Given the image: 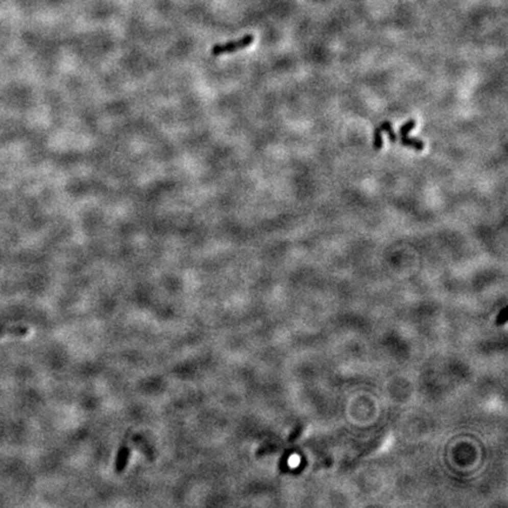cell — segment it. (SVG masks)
I'll return each instance as SVG.
<instances>
[{
  "label": "cell",
  "mask_w": 508,
  "mask_h": 508,
  "mask_svg": "<svg viewBox=\"0 0 508 508\" xmlns=\"http://www.w3.org/2000/svg\"><path fill=\"white\" fill-rule=\"evenodd\" d=\"M254 41V36L252 34H247V36L240 38L238 40H232L228 42H225V44H216L212 47V56L219 57L223 56V54H228V53H234L238 51H241V50H245L248 47L252 42Z\"/></svg>",
  "instance_id": "obj_1"
},
{
  "label": "cell",
  "mask_w": 508,
  "mask_h": 508,
  "mask_svg": "<svg viewBox=\"0 0 508 508\" xmlns=\"http://www.w3.org/2000/svg\"><path fill=\"white\" fill-rule=\"evenodd\" d=\"M130 454H131V451H130V448L127 447V446H122V447L119 448L117 459H115V465H114L115 472L122 473V472L125 471L127 464H129Z\"/></svg>",
  "instance_id": "obj_2"
},
{
  "label": "cell",
  "mask_w": 508,
  "mask_h": 508,
  "mask_svg": "<svg viewBox=\"0 0 508 508\" xmlns=\"http://www.w3.org/2000/svg\"><path fill=\"white\" fill-rule=\"evenodd\" d=\"M400 143L402 146L412 147V149L417 150V151H422L425 149L424 141H421L420 139H417V138H410V137H408V135H406V137H401Z\"/></svg>",
  "instance_id": "obj_3"
},
{
  "label": "cell",
  "mask_w": 508,
  "mask_h": 508,
  "mask_svg": "<svg viewBox=\"0 0 508 508\" xmlns=\"http://www.w3.org/2000/svg\"><path fill=\"white\" fill-rule=\"evenodd\" d=\"M30 333V329L27 327H5L0 328V336L3 335H15V336H24Z\"/></svg>",
  "instance_id": "obj_4"
},
{
  "label": "cell",
  "mask_w": 508,
  "mask_h": 508,
  "mask_svg": "<svg viewBox=\"0 0 508 508\" xmlns=\"http://www.w3.org/2000/svg\"><path fill=\"white\" fill-rule=\"evenodd\" d=\"M379 129L381 130L382 132H386V133L389 134L391 142L395 143V142L398 141V137H397V134H395V132L393 131V127H392V123L391 122H383L381 124V125L379 126Z\"/></svg>",
  "instance_id": "obj_5"
},
{
  "label": "cell",
  "mask_w": 508,
  "mask_h": 508,
  "mask_svg": "<svg viewBox=\"0 0 508 508\" xmlns=\"http://www.w3.org/2000/svg\"><path fill=\"white\" fill-rule=\"evenodd\" d=\"M416 125H417L416 120H409V122L405 123L404 125H402L400 127V135H401V137H406V135H408L409 132L412 131L414 129V127H416Z\"/></svg>",
  "instance_id": "obj_6"
},
{
  "label": "cell",
  "mask_w": 508,
  "mask_h": 508,
  "mask_svg": "<svg viewBox=\"0 0 508 508\" xmlns=\"http://www.w3.org/2000/svg\"><path fill=\"white\" fill-rule=\"evenodd\" d=\"M381 133H382V131L379 129V126L377 127V129L374 130V141H373V146H374V150L375 151H379L380 149L382 147V137H381Z\"/></svg>",
  "instance_id": "obj_7"
}]
</instances>
